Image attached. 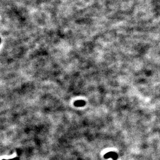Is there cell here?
Listing matches in <instances>:
<instances>
[{"mask_svg":"<svg viewBox=\"0 0 160 160\" xmlns=\"http://www.w3.org/2000/svg\"><path fill=\"white\" fill-rule=\"evenodd\" d=\"M104 157L105 158H112L113 159L116 160L118 158V155L115 152H110L109 153H107V154H106L104 155Z\"/></svg>","mask_w":160,"mask_h":160,"instance_id":"1","label":"cell"},{"mask_svg":"<svg viewBox=\"0 0 160 160\" xmlns=\"http://www.w3.org/2000/svg\"><path fill=\"white\" fill-rule=\"evenodd\" d=\"M86 104V102L84 101H77L74 103V105L77 107H82L85 106Z\"/></svg>","mask_w":160,"mask_h":160,"instance_id":"2","label":"cell"},{"mask_svg":"<svg viewBox=\"0 0 160 160\" xmlns=\"http://www.w3.org/2000/svg\"><path fill=\"white\" fill-rule=\"evenodd\" d=\"M9 160H19V158L16 157V158H13V159H10Z\"/></svg>","mask_w":160,"mask_h":160,"instance_id":"3","label":"cell"},{"mask_svg":"<svg viewBox=\"0 0 160 160\" xmlns=\"http://www.w3.org/2000/svg\"><path fill=\"white\" fill-rule=\"evenodd\" d=\"M2 160H6V159H2Z\"/></svg>","mask_w":160,"mask_h":160,"instance_id":"4","label":"cell"}]
</instances>
